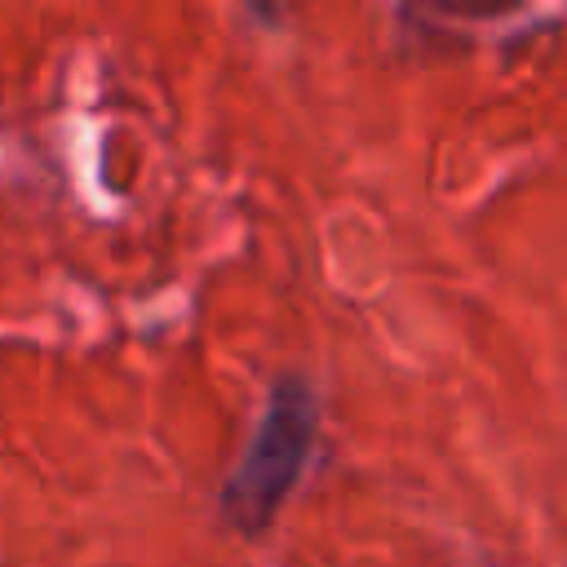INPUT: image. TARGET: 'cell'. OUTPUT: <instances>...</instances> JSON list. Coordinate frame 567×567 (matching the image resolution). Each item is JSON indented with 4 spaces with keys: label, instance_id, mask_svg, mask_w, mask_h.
<instances>
[{
    "label": "cell",
    "instance_id": "obj_1",
    "mask_svg": "<svg viewBox=\"0 0 567 567\" xmlns=\"http://www.w3.org/2000/svg\"><path fill=\"white\" fill-rule=\"evenodd\" d=\"M315 434H319V399H315L310 381L279 377L270 385L266 412H261L235 474L221 487V514L239 532H261L279 514V505L292 496V487L301 483V474L310 465Z\"/></svg>",
    "mask_w": 567,
    "mask_h": 567
}]
</instances>
